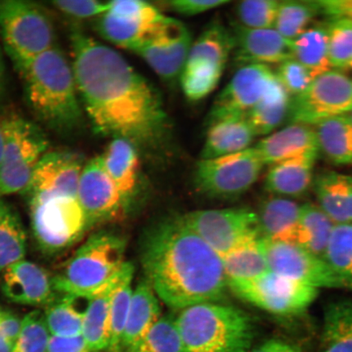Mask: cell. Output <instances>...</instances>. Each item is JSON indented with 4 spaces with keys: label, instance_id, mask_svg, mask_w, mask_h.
Instances as JSON below:
<instances>
[{
    "label": "cell",
    "instance_id": "d4e9b609",
    "mask_svg": "<svg viewBox=\"0 0 352 352\" xmlns=\"http://www.w3.org/2000/svg\"><path fill=\"white\" fill-rule=\"evenodd\" d=\"M301 206L284 197L263 202L258 214L261 239L294 244Z\"/></svg>",
    "mask_w": 352,
    "mask_h": 352
},
{
    "label": "cell",
    "instance_id": "9f6ffc18",
    "mask_svg": "<svg viewBox=\"0 0 352 352\" xmlns=\"http://www.w3.org/2000/svg\"><path fill=\"white\" fill-rule=\"evenodd\" d=\"M3 90V65L1 55H0V96H1Z\"/></svg>",
    "mask_w": 352,
    "mask_h": 352
},
{
    "label": "cell",
    "instance_id": "6125c7cd",
    "mask_svg": "<svg viewBox=\"0 0 352 352\" xmlns=\"http://www.w3.org/2000/svg\"><path fill=\"white\" fill-rule=\"evenodd\" d=\"M133 352H139V351H133Z\"/></svg>",
    "mask_w": 352,
    "mask_h": 352
},
{
    "label": "cell",
    "instance_id": "816d5d0a",
    "mask_svg": "<svg viewBox=\"0 0 352 352\" xmlns=\"http://www.w3.org/2000/svg\"><path fill=\"white\" fill-rule=\"evenodd\" d=\"M47 352H99L92 350L82 336L76 337L51 336Z\"/></svg>",
    "mask_w": 352,
    "mask_h": 352
},
{
    "label": "cell",
    "instance_id": "ac0fdd59",
    "mask_svg": "<svg viewBox=\"0 0 352 352\" xmlns=\"http://www.w3.org/2000/svg\"><path fill=\"white\" fill-rule=\"evenodd\" d=\"M235 47L233 54L241 65L281 64L293 59L292 42L274 28L250 29L239 23L232 26Z\"/></svg>",
    "mask_w": 352,
    "mask_h": 352
},
{
    "label": "cell",
    "instance_id": "30bf717a",
    "mask_svg": "<svg viewBox=\"0 0 352 352\" xmlns=\"http://www.w3.org/2000/svg\"><path fill=\"white\" fill-rule=\"evenodd\" d=\"M180 219L221 258L261 237L258 214L248 209L197 210Z\"/></svg>",
    "mask_w": 352,
    "mask_h": 352
},
{
    "label": "cell",
    "instance_id": "ab89813d",
    "mask_svg": "<svg viewBox=\"0 0 352 352\" xmlns=\"http://www.w3.org/2000/svg\"><path fill=\"white\" fill-rule=\"evenodd\" d=\"M324 259L352 289V223L334 226Z\"/></svg>",
    "mask_w": 352,
    "mask_h": 352
},
{
    "label": "cell",
    "instance_id": "4316f807",
    "mask_svg": "<svg viewBox=\"0 0 352 352\" xmlns=\"http://www.w3.org/2000/svg\"><path fill=\"white\" fill-rule=\"evenodd\" d=\"M234 47L232 29L222 22L213 21L192 42L186 66L210 65L224 69Z\"/></svg>",
    "mask_w": 352,
    "mask_h": 352
},
{
    "label": "cell",
    "instance_id": "f1b7e54d",
    "mask_svg": "<svg viewBox=\"0 0 352 352\" xmlns=\"http://www.w3.org/2000/svg\"><path fill=\"white\" fill-rule=\"evenodd\" d=\"M319 153L331 164L352 165V121L349 114L314 126Z\"/></svg>",
    "mask_w": 352,
    "mask_h": 352
},
{
    "label": "cell",
    "instance_id": "7c38bea8",
    "mask_svg": "<svg viewBox=\"0 0 352 352\" xmlns=\"http://www.w3.org/2000/svg\"><path fill=\"white\" fill-rule=\"evenodd\" d=\"M264 166L254 147L230 155L201 160L196 166V186L209 196H239L257 182Z\"/></svg>",
    "mask_w": 352,
    "mask_h": 352
},
{
    "label": "cell",
    "instance_id": "f35d334b",
    "mask_svg": "<svg viewBox=\"0 0 352 352\" xmlns=\"http://www.w3.org/2000/svg\"><path fill=\"white\" fill-rule=\"evenodd\" d=\"M318 13L314 0L280 1L274 28L292 42L309 28Z\"/></svg>",
    "mask_w": 352,
    "mask_h": 352
},
{
    "label": "cell",
    "instance_id": "44dd1931",
    "mask_svg": "<svg viewBox=\"0 0 352 352\" xmlns=\"http://www.w3.org/2000/svg\"><path fill=\"white\" fill-rule=\"evenodd\" d=\"M256 138L245 116H228L210 123L201 160L230 155L250 148Z\"/></svg>",
    "mask_w": 352,
    "mask_h": 352
},
{
    "label": "cell",
    "instance_id": "6da1fadb",
    "mask_svg": "<svg viewBox=\"0 0 352 352\" xmlns=\"http://www.w3.org/2000/svg\"><path fill=\"white\" fill-rule=\"evenodd\" d=\"M70 41L79 98L95 131L136 147L164 142L169 122L156 88L116 50L81 30H74Z\"/></svg>",
    "mask_w": 352,
    "mask_h": 352
},
{
    "label": "cell",
    "instance_id": "f546056e",
    "mask_svg": "<svg viewBox=\"0 0 352 352\" xmlns=\"http://www.w3.org/2000/svg\"><path fill=\"white\" fill-rule=\"evenodd\" d=\"M90 298L70 294H57L47 305L44 316L52 336L76 337L82 336L83 316Z\"/></svg>",
    "mask_w": 352,
    "mask_h": 352
},
{
    "label": "cell",
    "instance_id": "e575fe53",
    "mask_svg": "<svg viewBox=\"0 0 352 352\" xmlns=\"http://www.w3.org/2000/svg\"><path fill=\"white\" fill-rule=\"evenodd\" d=\"M292 98L285 88L277 85L245 114L256 136L274 132L289 118Z\"/></svg>",
    "mask_w": 352,
    "mask_h": 352
},
{
    "label": "cell",
    "instance_id": "bcb514c9",
    "mask_svg": "<svg viewBox=\"0 0 352 352\" xmlns=\"http://www.w3.org/2000/svg\"><path fill=\"white\" fill-rule=\"evenodd\" d=\"M275 73L280 85L292 98L305 91L314 79L305 66L294 58L280 64Z\"/></svg>",
    "mask_w": 352,
    "mask_h": 352
},
{
    "label": "cell",
    "instance_id": "f5cc1de1",
    "mask_svg": "<svg viewBox=\"0 0 352 352\" xmlns=\"http://www.w3.org/2000/svg\"><path fill=\"white\" fill-rule=\"evenodd\" d=\"M21 324L22 320L19 316L10 311H0V331L14 344L19 337Z\"/></svg>",
    "mask_w": 352,
    "mask_h": 352
},
{
    "label": "cell",
    "instance_id": "b9f144b4",
    "mask_svg": "<svg viewBox=\"0 0 352 352\" xmlns=\"http://www.w3.org/2000/svg\"><path fill=\"white\" fill-rule=\"evenodd\" d=\"M139 352H183L182 336L173 316L157 321L138 347Z\"/></svg>",
    "mask_w": 352,
    "mask_h": 352
},
{
    "label": "cell",
    "instance_id": "2e32d148",
    "mask_svg": "<svg viewBox=\"0 0 352 352\" xmlns=\"http://www.w3.org/2000/svg\"><path fill=\"white\" fill-rule=\"evenodd\" d=\"M85 165L82 156L77 153L47 152L35 166L23 193L30 202L54 197L77 198L79 179Z\"/></svg>",
    "mask_w": 352,
    "mask_h": 352
},
{
    "label": "cell",
    "instance_id": "5bb4252c",
    "mask_svg": "<svg viewBox=\"0 0 352 352\" xmlns=\"http://www.w3.org/2000/svg\"><path fill=\"white\" fill-rule=\"evenodd\" d=\"M192 42L187 26L168 17L133 52L158 76L171 82L182 76Z\"/></svg>",
    "mask_w": 352,
    "mask_h": 352
},
{
    "label": "cell",
    "instance_id": "d590c367",
    "mask_svg": "<svg viewBox=\"0 0 352 352\" xmlns=\"http://www.w3.org/2000/svg\"><path fill=\"white\" fill-rule=\"evenodd\" d=\"M222 261L228 283L253 280L270 272L261 237L242 245L223 256Z\"/></svg>",
    "mask_w": 352,
    "mask_h": 352
},
{
    "label": "cell",
    "instance_id": "94428289",
    "mask_svg": "<svg viewBox=\"0 0 352 352\" xmlns=\"http://www.w3.org/2000/svg\"><path fill=\"white\" fill-rule=\"evenodd\" d=\"M349 116H350L351 120V121H352V112H351V113L349 114Z\"/></svg>",
    "mask_w": 352,
    "mask_h": 352
},
{
    "label": "cell",
    "instance_id": "ffe728a7",
    "mask_svg": "<svg viewBox=\"0 0 352 352\" xmlns=\"http://www.w3.org/2000/svg\"><path fill=\"white\" fill-rule=\"evenodd\" d=\"M254 148L265 166L307 153L319 152L314 126L302 123H290L284 129L272 132Z\"/></svg>",
    "mask_w": 352,
    "mask_h": 352
},
{
    "label": "cell",
    "instance_id": "91938a15",
    "mask_svg": "<svg viewBox=\"0 0 352 352\" xmlns=\"http://www.w3.org/2000/svg\"><path fill=\"white\" fill-rule=\"evenodd\" d=\"M346 69H350L352 72V60H351V63H350V64L349 65V67H347Z\"/></svg>",
    "mask_w": 352,
    "mask_h": 352
},
{
    "label": "cell",
    "instance_id": "cb8c5ba5",
    "mask_svg": "<svg viewBox=\"0 0 352 352\" xmlns=\"http://www.w3.org/2000/svg\"><path fill=\"white\" fill-rule=\"evenodd\" d=\"M314 186L319 208L334 224L352 223V176L324 171Z\"/></svg>",
    "mask_w": 352,
    "mask_h": 352
},
{
    "label": "cell",
    "instance_id": "484cf974",
    "mask_svg": "<svg viewBox=\"0 0 352 352\" xmlns=\"http://www.w3.org/2000/svg\"><path fill=\"white\" fill-rule=\"evenodd\" d=\"M121 272L116 278L90 297L89 303L83 316L82 336L87 345L96 351L103 352L109 349L110 309L114 290L120 280Z\"/></svg>",
    "mask_w": 352,
    "mask_h": 352
},
{
    "label": "cell",
    "instance_id": "6f0895ef",
    "mask_svg": "<svg viewBox=\"0 0 352 352\" xmlns=\"http://www.w3.org/2000/svg\"><path fill=\"white\" fill-rule=\"evenodd\" d=\"M3 156V139L1 127H0V166H1Z\"/></svg>",
    "mask_w": 352,
    "mask_h": 352
},
{
    "label": "cell",
    "instance_id": "ee69618b",
    "mask_svg": "<svg viewBox=\"0 0 352 352\" xmlns=\"http://www.w3.org/2000/svg\"><path fill=\"white\" fill-rule=\"evenodd\" d=\"M278 0H243L237 3L236 12L239 23L250 29L274 28Z\"/></svg>",
    "mask_w": 352,
    "mask_h": 352
},
{
    "label": "cell",
    "instance_id": "9c48e42d",
    "mask_svg": "<svg viewBox=\"0 0 352 352\" xmlns=\"http://www.w3.org/2000/svg\"><path fill=\"white\" fill-rule=\"evenodd\" d=\"M228 286L252 305L286 318L305 312L318 296V289L272 272L250 280L231 281Z\"/></svg>",
    "mask_w": 352,
    "mask_h": 352
},
{
    "label": "cell",
    "instance_id": "f6af8a7d",
    "mask_svg": "<svg viewBox=\"0 0 352 352\" xmlns=\"http://www.w3.org/2000/svg\"><path fill=\"white\" fill-rule=\"evenodd\" d=\"M328 46L333 69H346L352 60V25L343 21H329Z\"/></svg>",
    "mask_w": 352,
    "mask_h": 352
},
{
    "label": "cell",
    "instance_id": "8fae6325",
    "mask_svg": "<svg viewBox=\"0 0 352 352\" xmlns=\"http://www.w3.org/2000/svg\"><path fill=\"white\" fill-rule=\"evenodd\" d=\"M352 112V78L331 69L314 79L307 89L292 98L288 120L311 126Z\"/></svg>",
    "mask_w": 352,
    "mask_h": 352
},
{
    "label": "cell",
    "instance_id": "680465c9",
    "mask_svg": "<svg viewBox=\"0 0 352 352\" xmlns=\"http://www.w3.org/2000/svg\"><path fill=\"white\" fill-rule=\"evenodd\" d=\"M6 204H4V202L0 201V217H1L4 208H6Z\"/></svg>",
    "mask_w": 352,
    "mask_h": 352
},
{
    "label": "cell",
    "instance_id": "d6986e66",
    "mask_svg": "<svg viewBox=\"0 0 352 352\" xmlns=\"http://www.w3.org/2000/svg\"><path fill=\"white\" fill-rule=\"evenodd\" d=\"M1 289L8 300L22 305L46 307L57 296L52 276L25 261L12 264L3 272Z\"/></svg>",
    "mask_w": 352,
    "mask_h": 352
},
{
    "label": "cell",
    "instance_id": "11a10c76",
    "mask_svg": "<svg viewBox=\"0 0 352 352\" xmlns=\"http://www.w3.org/2000/svg\"><path fill=\"white\" fill-rule=\"evenodd\" d=\"M15 344L0 331V352H13Z\"/></svg>",
    "mask_w": 352,
    "mask_h": 352
},
{
    "label": "cell",
    "instance_id": "5b68a950",
    "mask_svg": "<svg viewBox=\"0 0 352 352\" xmlns=\"http://www.w3.org/2000/svg\"><path fill=\"white\" fill-rule=\"evenodd\" d=\"M125 241L101 232L88 239L52 276L57 294L90 298L120 274L124 262Z\"/></svg>",
    "mask_w": 352,
    "mask_h": 352
},
{
    "label": "cell",
    "instance_id": "c3c4849f",
    "mask_svg": "<svg viewBox=\"0 0 352 352\" xmlns=\"http://www.w3.org/2000/svg\"><path fill=\"white\" fill-rule=\"evenodd\" d=\"M51 3L56 10L74 19L100 16L107 13L110 7V1L96 0H57Z\"/></svg>",
    "mask_w": 352,
    "mask_h": 352
},
{
    "label": "cell",
    "instance_id": "be15d7a7",
    "mask_svg": "<svg viewBox=\"0 0 352 352\" xmlns=\"http://www.w3.org/2000/svg\"><path fill=\"white\" fill-rule=\"evenodd\" d=\"M121 352H123V351H121Z\"/></svg>",
    "mask_w": 352,
    "mask_h": 352
},
{
    "label": "cell",
    "instance_id": "74e56055",
    "mask_svg": "<svg viewBox=\"0 0 352 352\" xmlns=\"http://www.w3.org/2000/svg\"><path fill=\"white\" fill-rule=\"evenodd\" d=\"M26 233L16 211L6 205L0 217V274L23 261Z\"/></svg>",
    "mask_w": 352,
    "mask_h": 352
},
{
    "label": "cell",
    "instance_id": "8d00e7d4",
    "mask_svg": "<svg viewBox=\"0 0 352 352\" xmlns=\"http://www.w3.org/2000/svg\"><path fill=\"white\" fill-rule=\"evenodd\" d=\"M134 267L126 263L122 267L120 280L114 290L110 309V342L109 352H121L123 332H124L127 316L131 301L132 279Z\"/></svg>",
    "mask_w": 352,
    "mask_h": 352
},
{
    "label": "cell",
    "instance_id": "7a4b0ae2",
    "mask_svg": "<svg viewBox=\"0 0 352 352\" xmlns=\"http://www.w3.org/2000/svg\"><path fill=\"white\" fill-rule=\"evenodd\" d=\"M142 262L148 284L173 309L215 302L228 286L222 258L180 217L152 228Z\"/></svg>",
    "mask_w": 352,
    "mask_h": 352
},
{
    "label": "cell",
    "instance_id": "277c9868",
    "mask_svg": "<svg viewBox=\"0 0 352 352\" xmlns=\"http://www.w3.org/2000/svg\"><path fill=\"white\" fill-rule=\"evenodd\" d=\"M175 320L183 352L252 351L253 320L239 308L217 302L200 303L180 311Z\"/></svg>",
    "mask_w": 352,
    "mask_h": 352
},
{
    "label": "cell",
    "instance_id": "603a6c76",
    "mask_svg": "<svg viewBox=\"0 0 352 352\" xmlns=\"http://www.w3.org/2000/svg\"><path fill=\"white\" fill-rule=\"evenodd\" d=\"M318 156L319 152H309L272 165L265 179L267 190L281 197L305 195L314 183Z\"/></svg>",
    "mask_w": 352,
    "mask_h": 352
},
{
    "label": "cell",
    "instance_id": "52a82bcc",
    "mask_svg": "<svg viewBox=\"0 0 352 352\" xmlns=\"http://www.w3.org/2000/svg\"><path fill=\"white\" fill-rule=\"evenodd\" d=\"M3 139V156L0 166V197L23 193L35 166L47 151L50 143L43 131L21 117L0 122Z\"/></svg>",
    "mask_w": 352,
    "mask_h": 352
},
{
    "label": "cell",
    "instance_id": "681fc988",
    "mask_svg": "<svg viewBox=\"0 0 352 352\" xmlns=\"http://www.w3.org/2000/svg\"><path fill=\"white\" fill-rule=\"evenodd\" d=\"M230 0H171L166 7L180 15L192 16L226 6Z\"/></svg>",
    "mask_w": 352,
    "mask_h": 352
},
{
    "label": "cell",
    "instance_id": "836d02e7",
    "mask_svg": "<svg viewBox=\"0 0 352 352\" xmlns=\"http://www.w3.org/2000/svg\"><path fill=\"white\" fill-rule=\"evenodd\" d=\"M293 58L316 78L333 69L330 64L327 25L308 28L292 41Z\"/></svg>",
    "mask_w": 352,
    "mask_h": 352
},
{
    "label": "cell",
    "instance_id": "4fadbf2b",
    "mask_svg": "<svg viewBox=\"0 0 352 352\" xmlns=\"http://www.w3.org/2000/svg\"><path fill=\"white\" fill-rule=\"evenodd\" d=\"M261 244L272 272L316 289H347L323 258L296 244L261 239Z\"/></svg>",
    "mask_w": 352,
    "mask_h": 352
},
{
    "label": "cell",
    "instance_id": "4dcf8cb0",
    "mask_svg": "<svg viewBox=\"0 0 352 352\" xmlns=\"http://www.w3.org/2000/svg\"><path fill=\"white\" fill-rule=\"evenodd\" d=\"M167 19L168 16L158 23H148L107 12L99 16L96 28L105 41L123 50L133 52Z\"/></svg>",
    "mask_w": 352,
    "mask_h": 352
},
{
    "label": "cell",
    "instance_id": "1f68e13d",
    "mask_svg": "<svg viewBox=\"0 0 352 352\" xmlns=\"http://www.w3.org/2000/svg\"><path fill=\"white\" fill-rule=\"evenodd\" d=\"M334 226L318 206H301L294 244L324 258Z\"/></svg>",
    "mask_w": 352,
    "mask_h": 352
},
{
    "label": "cell",
    "instance_id": "83f0119b",
    "mask_svg": "<svg viewBox=\"0 0 352 352\" xmlns=\"http://www.w3.org/2000/svg\"><path fill=\"white\" fill-rule=\"evenodd\" d=\"M101 157L109 177L126 200L133 192L138 182L140 166L138 148L129 140L113 138Z\"/></svg>",
    "mask_w": 352,
    "mask_h": 352
},
{
    "label": "cell",
    "instance_id": "9a60e30c",
    "mask_svg": "<svg viewBox=\"0 0 352 352\" xmlns=\"http://www.w3.org/2000/svg\"><path fill=\"white\" fill-rule=\"evenodd\" d=\"M278 82L270 66L241 65L215 100L209 114V124L228 116H245Z\"/></svg>",
    "mask_w": 352,
    "mask_h": 352
},
{
    "label": "cell",
    "instance_id": "8992f818",
    "mask_svg": "<svg viewBox=\"0 0 352 352\" xmlns=\"http://www.w3.org/2000/svg\"><path fill=\"white\" fill-rule=\"evenodd\" d=\"M0 35L17 70L56 45L51 16L26 0H0Z\"/></svg>",
    "mask_w": 352,
    "mask_h": 352
},
{
    "label": "cell",
    "instance_id": "7402d4cb",
    "mask_svg": "<svg viewBox=\"0 0 352 352\" xmlns=\"http://www.w3.org/2000/svg\"><path fill=\"white\" fill-rule=\"evenodd\" d=\"M162 318L158 297L147 280L133 289L123 332L122 351L133 352L142 343L149 330Z\"/></svg>",
    "mask_w": 352,
    "mask_h": 352
},
{
    "label": "cell",
    "instance_id": "ba28073f",
    "mask_svg": "<svg viewBox=\"0 0 352 352\" xmlns=\"http://www.w3.org/2000/svg\"><path fill=\"white\" fill-rule=\"evenodd\" d=\"M30 210L34 240L43 254L65 252L87 230L77 198L54 197L30 202Z\"/></svg>",
    "mask_w": 352,
    "mask_h": 352
},
{
    "label": "cell",
    "instance_id": "7bdbcfd3",
    "mask_svg": "<svg viewBox=\"0 0 352 352\" xmlns=\"http://www.w3.org/2000/svg\"><path fill=\"white\" fill-rule=\"evenodd\" d=\"M51 336L44 312L30 311L22 319L21 332L13 352H47Z\"/></svg>",
    "mask_w": 352,
    "mask_h": 352
},
{
    "label": "cell",
    "instance_id": "3957f363",
    "mask_svg": "<svg viewBox=\"0 0 352 352\" xmlns=\"http://www.w3.org/2000/svg\"><path fill=\"white\" fill-rule=\"evenodd\" d=\"M23 80L26 99L34 116L60 134L78 129L83 108L72 63L56 45L17 70Z\"/></svg>",
    "mask_w": 352,
    "mask_h": 352
},
{
    "label": "cell",
    "instance_id": "60d3db41",
    "mask_svg": "<svg viewBox=\"0 0 352 352\" xmlns=\"http://www.w3.org/2000/svg\"><path fill=\"white\" fill-rule=\"evenodd\" d=\"M223 70L210 65L186 66L179 78L184 95L192 101L206 98L219 85Z\"/></svg>",
    "mask_w": 352,
    "mask_h": 352
},
{
    "label": "cell",
    "instance_id": "e0dca14e",
    "mask_svg": "<svg viewBox=\"0 0 352 352\" xmlns=\"http://www.w3.org/2000/svg\"><path fill=\"white\" fill-rule=\"evenodd\" d=\"M77 201L85 215L87 230L120 214L125 200L109 177L101 156L92 158L83 166Z\"/></svg>",
    "mask_w": 352,
    "mask_h": 352
},
{
    "label": "cell",
    "instance_id": "f907efd6",
    "mask_svg": "<svg viewBox=\"0 0 352 352\" xmlns=\"http://www.w3.org/2000/svg\"><path fill=\"white\" fill-rule=\"evenodd\" d=\"M319 13L330 21H343L352 25V0H314Z\"/></svg>",
    "mask_w": 352,
    "mask_h": 352
},
{
    "label": "cell",
    "instance_id": "7dc6e473",
    "mask_svg": "<svg viewBox=\"0 0 352 352\" xmlns=\"http://www.w3.org/2000/svg\"><path fill=\"white\" fill-rule=\"evenodd\" d=\"M108 12L118 16L127 17L148 23H158L166 19V16L152 4L140 0H116L110 1Z\"/></svg>",
    "mask_w": 352,
    "mask_h": 352
},
{
    "label": "cell",
    "instance_id": "db71d44e",
    "mask_svg": "<svg viewBox=\"0 0 352 352\" xmlns=\"http://www.w3.org/2000/svg\"><path fill=\"white\" fill-rule=\"evenodd\" d=\"M250 352H302L294 343L283 340H271L256 347Z\"/></svg>",
    "mask_w": 352,
    "mask_h": 352
},
{
    "label": "cell",
    "instance_id": "d6a6232c",
    "mask_svg": "<svg viewBox=\"0 0 352 352\" xmlns=\"http://www.w3.org/2000/svg\"><path fill=\"white\" fill-rule=\"evenodd\" d=\"M323 320L320 352H352V300L329 303Z\"/></svg>",
    "mask_w": 352,
    "mask_h": 352
}]
</instances>
